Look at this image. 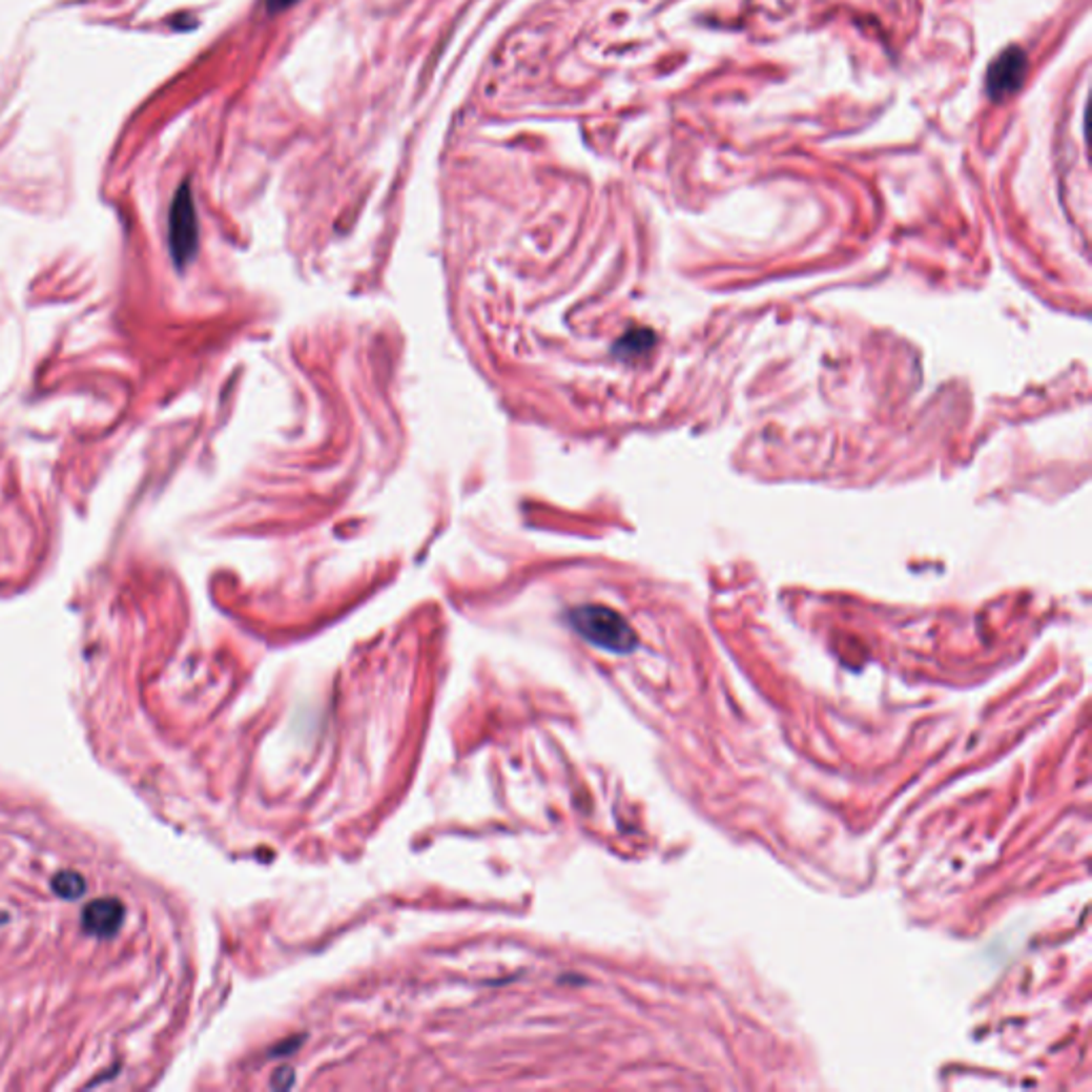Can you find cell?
Returning <instances> with one entry per match:
<instances>
[{
	"label": "cell",
	"mask_w": 1092,
	"mask_h": 1092,
	"mask_svg": "<svg viewBox=\"0 0 1092 1092\" xmlns=\"http://www.w3.org/2000/svg\"><path fill=\"white\" fill-rule=\"evenodd\" d=\"M574 630L592 644L611 653H632L638 638L630 623L606 606H580L570 613Z\"/></svg>",
	"instance_id": "6da1fadb"
},
{
	"label": "cell",
	"mask_w": 1092,
	"mask_h": 1092,
	"mask_svg": "<svg viewBox=\"0 0 1092 1092\" xmlns=\"http://www.w3.org/2000/svg\"><path fill=\"white\" fill-rule=\"evenodd\" d=\"M199 246V225L197 209L190 184L184 182L171 203L169 211V248L178 267H184L192 261Z\"/></svg>",
	"instance_id": "7a4b0ae2"
},
{
	"label": "cell",
	"mask_w": 1092,
	"mask_h": 1092,
	"mask_svg": "<svg viewBox=\"0 0 1092 1092\" xmlns=\"http://www.w3.org/2000/svg\"><path fill=\"white\" fill-rule=\"evenodd\" d=\"M1029 73V56L1021 45H1007L988 64L986 95L994 103H1003L1025 86Z\"/></svg>",
	"instance_id": "3957f363"
},
{
	"label": "cell",
	"mask_w": 1092,
	"mask_h": 1092,
	"mask_svg": "<svg viewBox=\"0 0 1092 1092\" xmlns=\"http://www.w3.org/2000/svg\"><path fill=\"white\" fill-rule=\"evenodd\" d=\"M122 918H124V907L116 899L92 901L84 909V915H82L86 932L95 934V936H111V934H116L120 924H122Z\"/></svg>",
	"instance_id": "277c9868"
},
{
	"label": "cell",
	"mask_w": 1092,
	"mask_h": 1092,
	"mask_svg": "<svg viewBox=\"0 0 1092 1092\" xmlns=\"http://www.w3.org/2000/svg\"><path fill=\"white\" fill-rule=\"evenodd\" d=\"M54 890L64 899H78L86 892V884L78 872H60L54 878Z\"/></svg>",
	"instance_id": "5b68a950"
},
{
	"label": "cell",
	"mask_w": 1092,
	"mask_h": 1092,
	"mask_svg": "<svg viewBox=\"0 0 1092 1092\" xmlns=\"http://www.w3.org/2000/svg\"><path fill=\"white\" fill-rule=\"evenodd\" d=\"M297 3H300V0H267V9H269V14H277V12H284V9L293 7Z\"/></svg>",
	"instance_id": "8992f818"
}]
</instances>
